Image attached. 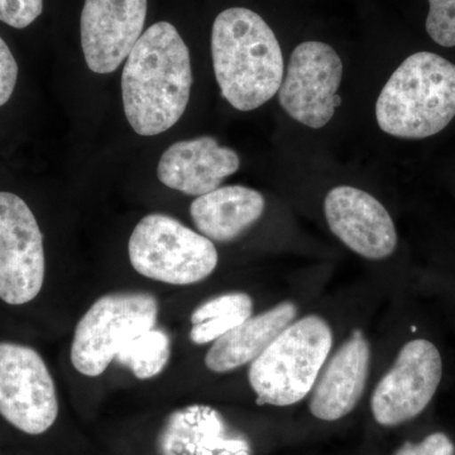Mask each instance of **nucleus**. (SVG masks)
I'll return each mask as SVG.
<instances>
[{"mask_svg":"<svg viewBox=\"0 0 455 455\" xmlns=\"http://www.w3.org/2000/svg\"><path fill=\"white\" fill-rule=\"evenodd\" d=\"M252 315L253 299L248 293H221L193 311L190 339L196 346L214 343Z\"/></svg>","mask_w":455,"mask_h":455,"instance_id":"18","label":"nucleus"},{"mask_svg":"<svg viewBox=\"0 0 455 455\" xmlns=\"http://www.w3.org/2000/svg\"><path fill=\"white\" fill-rule=\"evenodd\" d=\"M171 358V338L163 329L152 328L128 341L116 361L139 379H151L164 372Z\"/></svg>","mask_w":455,"mask_h":455,"instance_id":"19","label":"nucleus"},{"mask_svg":"<svg viewBox=\"0 0 455 455\" xmlns=\"http://www.w3.org/2000/svg\"><path fill=\"white\" fill-rule=\"evenodd\" d=\"M157 455H253L250 439L228 423L214 407L175 410L156 440Z\"/></svg>","mask_w":455,"mask_h":455,"instance_id":"13","label":"nucleus"},{"mask_svg":"<svg viewBox=\"0 0 455 455\" xmlns=\"http://www.w3.org/2000/svg\"><path fill=\"white\" fill-rule=\"evenodd\" d=\"M128 256L142 276L176 286L202 283L220 260L211 239L160 212L146 215L134 228Z\"/></svg>","mask_w":455,"mask_h":455,"instance_id":"5","label":"nucleus"},{"mask_svg":"<svg viewBox=\"0 0 455 455\" xmlns=\"http://www.w3.org/2000/svg\"><path fill=\"white\" fill-rule=\"evenodd\" d=\"M241 166L235 151L212 137L179 140L164 151L157 178L164 187L185 196H202L220 188L223 180Z\"/></svg>","mask_w":455,"mask_h":455,"instance_id":"15","label":"nucleus"},{"mask_svg":"<svg viewBox=\"0 0 455 455\" xmlns=\"http://www.w3.org/2000/svg\"><path fill=\"white\" fill-rule=\"evenodd\" d=\"M190 52L175 26L157 22L131 51L122 73L125 116L133 131L154 137L181 119L190 100Z\"/></svg>","mask_w":455,"mask_h":455,"instance_id":"1","label":"nucleus"},{"mask_svg":"<svg viewBox=\"0 0 455 455\" xmlns=\"http://www.w3.org/2000/svg\"><path fill=\"white\" fill-rule=\"evenodd\" d=\"M454 116L455 65L425 51L398 66L376 103L379 128L398 139L435 136Z\"/></svg>","mask_w":455,"mask_h":455,"instance_id":"3","label":"nucleus"},{"mask_svg":"<svg viewBox=\"0 0 455 455\" xmlns=\"http://www.w3.org/2000/svg\"><path fill=\"white\" fill-rule=\"evenodd\" d=\"M46 274L44 236L25 200L0 191V299L9 305L35 300Z\"/></svg>","mask_w":455,"mask_h":455,"instance_id":"9","label":"nucleus"},{"mask_svg":"<svg viewBox=\"0 0 455 455\" xmlns=\"http://www.w3.org/2000/svg\"><path fill=\"white\" fill-rule=\"evenodd\" d=\"M147 8V0H85L80 36L92 73L118 70L142 36Z\"/></svg>","mask_w":455,"mask_h":455,"instance_id":"11","label":"nucleus"},{"mask_svg":"<svg viewBox=\"0 0 455 455\" xmlns=\"http://www.w3.org/2000/svg\"><path fill=\"white\" fill-rule=\"evenodd\" d=\"M455 447L444 433H434L420 443H405L394 455H454Z\"/></svg>","mask_w":455,"mask_h":455,"instance_id":"22","label":"nucleus"},{"mask_svg":"<svg viewBox=\"0 0 455 455\" xmlns=\"http://www.w3.org/2000/svg\"><path fill=\"white\" fill-rule=\"evenodd\" d=\"M341 79L343 64L333 47L324 42H302L292 51L278 90L281 107L296 122L319 130L341 104Z\"/></svg>","mask_w":455,"mask_h":455,"instance_id":"8","label":"nucleus"},{"mask_svg":"<svg viewBox=\"0 0 455 455\" xmlns=\"http://www.w3.org/2000/svg\"><path fill=\"white\" fill-rule=\"evenodd\" d=\"M0 415L29 435L46 433L55 424V382L40 353L31 347L0 343Z\"/></svg>","mask_w":455,"mask_h":455,"instance_id":"7","label":"nucleus"},{"mask_svg":"<svg viewBox=\"0 0 455 455\" xmlns=\"http://www.w3.org/2000/svg\"><path fill=\"white\" fill-rule=\"evenodd\" d=\"M427 35L443 47H455V0H427Z\"/></svg>","mask_w":455,"mask_h":455,"instance_id":"20","label":"nucleus"},{"mask_svg":"<svg viewBox=\"0 0 455 455\" xmlns=\"http://www.w3.org/2000/svg\"><path fill=\"white\" fill-rule=\"evenodd\" d=\"M44 11V0H0V20L13 28L32 25Z\"/></svg>","mask_w":455,"mask_h":455,"instance_id":"21","label":"nucleus"},{"mask_svg":"<svg viewBox=\"0 0 455 455\" xmlns=\"http://www.w3.org/2000/svg\"><path fill=\"white\" fill-rule=\"evenodd\" d=\"M18 79V65L7 44L0 37V107L8 103Z\"/></svg>","mask_w":455,"mask_h":455,"instance_id":"23","label":"nucleus"},{"mask_svg":"<svg viewBox=\"0 0 455 455\" xmlns=\"http://www.w3.org/2000/svg\"><path fill=\"white\" fill-rule=\"evenodd\" d=\"M158 301L151 293H108L98 299L75 328L71 363L86 377H98L116 361L119 350L155 328Z\"/></svg>","mask_w":455,"mask_h":455,"instance_id":"6","label":"nucleus"},{"mask_svg":"<svg viewBox=\"0 0 455 455\" xmlns=\"http://www.w3.org/2000/svg\"><path fill=\"white\" fill-rule=\"evenodd\" d=\"M442 376L438 348L427 339L407 341L374 388L371 397L374 420L382 427H397L412 420L433 400Z\"/></svg>","mask_w":455,"mask_h":455,"instance_id":"10","label":"nucleus"},{"mask_svg":"<svg viewBox=\"0 0 455 455\" xmlns=\"http://www.w3.org/2000/svg\"><path fill=\"white\" fill-rule=\"evenodd\" d=\"M265 197L254 188L229 185L197 196L190 215L200 235L212 242L235 241L265 212Z\"/></svg>","mask_w":455,"mask_h":455,"instance_id":"16","label":"nucleus"},{"mask_svg":"<svg viewBox=\"0 0 455 455\" xmlns=\"http://www.w3.org/2000/svg\"><path fill=\"white\" fill-rule=\"evenodd\" d=\"M331 233L350 251L367 259H387L397 247L391 215L376 197L352 187H337L325 197Z\"/></svg>","mask_w":455,"mask_h":455,"instance_id":"12","label":"nucleus"},{"mask_svg":"<svg viewBox=\"0 0 455 455\" xmlns=\"http://www.w3.org/2000/svg\"><path fill=\"white\" fill-rule=\"evenodd\" d=\"M212 57L221 95L236 110L257 109L280 90L283 51L271 27L251 9H226L215 18Z\"/></svg>","mask_w":455,"mask_h":455,"instance_id":"2","label":"nucleus"},{"mask_svg":"<svg viewBox=\"0 0 455 455\" xmlns=\"http://www.w3.org/2000/svg\"><path fill=\"white\" fill-rule=\"evenodd\" d=\"M370 367V341L363 331L355 329L325 362L310 392L314 418L337 421L349 415L366 390Z\"/></svg>","mask_w":455,"mask_h":455,"instance_id":"14","label":"nucleus"},{"mask_svg":"<svg viewBox=\"0 0 455 455\" xmlns=\"http://www.w3.org/2000/svg\"><path fill=\"white\" fill-rule=\"evenodd\" d=\"M298 315V307L283 301L215 340L206 353L205 366L214 373H227L252 363Z\"/></svg>","mask_w":455,"mask_h":455,"instance_id":"17","label":"nucleus"},{"mask_svg":"<svg viewBox=\"0 0 455 455\" xmlns=\"http://www.w3.org/2000/svg\"><path fill=\"white\" fill-rule=\"evenodd\" d=\"M333 348L324 317L292 322L251 363L248 381L259 405L291 406L310 395Z\"/></svg>","mask_w":455,"mask_h":455,"instance_id":"4","label":"nucleus"}]
</instances>
